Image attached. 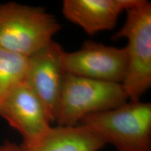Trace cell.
<instances>
[{"instance_id":"2","label":"cell","mask_w":151,"mask_h":151,"mask_svg":"<svg viewBox=\"0 0 151 151\" xmlns=\"http://www.w3.org/2000/svg\"><path fill=\"white\" fill-rule=\"evenodd\" d=\"M128 99L121 83L65 73L55 122L76 125L86 116L118 108Z\"/></svg>"},{"instance_id":"5","label":"cell","mask_w":151,"mask_h":151,"mask_svg":"<svg viewBox=\"0 0 151 151\" xmlns=\"http://www.w3.org/2000/svg\"><path fill=\"white\" fill-rule=\"evenodd\" d=\"M61 65L65 73L122 84L127 71V50L86 41L76 51L63 50Z\"/></svg>"},{"instance_id":"4","label":"cell","mask_w":151,"mask_h":151,"mask_svg":"<svg viewBox=\"0 0 151 151\" xmlns=\"http://www.w3.org/2000/svg\"><path fill=\"white\" fill-rule=\"evenodd\" d=\"M125 38L127 67L122 83L130 101L140 100L151 87V3L146 0L127 11L113 39Z\"/></svg>"},{"instance_id":"11","label":"cell","mask_w":151,"mask_h":151,"mask_svg":"<svg viewBox=\"0 0 151 151\" xmlns=\"http://www.w3.org/2000/svg\"><path fill=\"white\" fill-rule=\"evenodd\" d=\"M0 151H22V150L20 145L6 141L0 145Z\"/></svg>"},{"instance_id":"10","label":"cell","mask_w":151,"mask_h":151,"mask_svg":"<svg viewBox=\"0 0 151 151\" xmlns=\"http://www.w3.org/2000/svg\"><path fill=\"white\" fill-rule=\"evenodd\" d=\"M29 57L0 48V103L13 90L26 81Z\"/></svg>"},{"instance_id":"3","label":"cell","mask_w":151,"mask_h":151,"mask_svg":"<svg viewBox=\"0 0 151 151\" xmlns=\"http://www.w3.org/2000/svg\"><path fill=\"white\" fill-rule=\"evenodd\" d=\"M81 124L101 136L117 151H151V104L140 100L86 116Z\"/></svg>"},{"instance_id":"1","label":"cell","mask_w":151,"mask_h":151,"mask_svg":"<svg viewBox=\"0 0 151 151\" xmlns=\"http://www.w3.org/2000/svg\"><path fill=\"white\" fill-rule=\"evenodd\" d=\"M60 24L41 7L0 4V48L30 57L53 41Z\"/></svg>"},{"instance_id":"9","label":"cell","mask_w":151,"mask_h":151,"mask_svg":"<svg viewBox=\"0 0 151 151\" xmlns=\"http://www.w3.org/2000/svg\"><path fill=\"white\" fill-rule=\"evenodd\" d=\"M106 145L88 126H51L42 135L20 144L22 151H99Z\"/></svg>"},{"instance_id":"7","label":"cell","mask_w":151,"mask_h":151,"mask_svg":"<svg viewBox=\"0 0 151 151\" xmlns=\"http://www.w3.org/2000/svg\"><path fill=\"white\" fill-rule=\"evenodd\" d=\"M0 116L21 134L22 143L37 139L52 126L42 103L26 82L0 103Z\"/></svg>"},{"instance_id":"8","label":"cell","mask_w":151,"mask_h":151,"mask_svg":"<svg viewBox=\"0 0 151 151\" xmlns=\"http://www.w3.org/2000/svg\"><path fill=\"white\" fill-rule=\"evenodd\" d=\"M142 0H65L62 14L88 35L113 29L123 11Z\"/></svg>"},{"instance_id":"6","label":"cell","mask_w":151,"mask_h":151,"mask_svg":"<svg viewBox=\"0 0 151 151\" xmlns=\"http://www.w3.org/2000/svg\"><path fill=\"white\" fill-rule=\"evenodd\" d=\"M63 50L59 43L52 41L29 57L25 82L42 103L52 123L55 122L65 75L61 65Z\"/></svg>"}]
</instances>
